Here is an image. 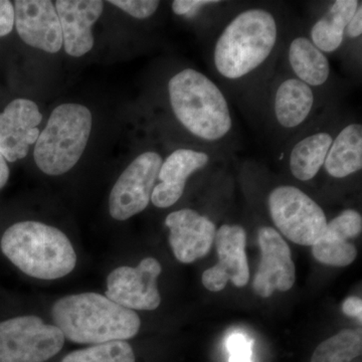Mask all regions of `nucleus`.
<instances>
[{
  "label": "nucleus",
  "instance_id": "20e7f679",
  "mask_svg": "<svg viewBox=\"0 0 362 362\" xmlns=\"http://www.w3.org/2000/svg\"><path fill=\"white\" fill-rule=\"evenodd\" d=\"M278 40V25L266 9L243 11L221 33L214 64L221 77L238 80L258 69L271 56Z\"/></svg>",
  "mask_w": 362,
  "mask_h": 362
},
{
  "label": "nucleus",
  "instance_id": "6ab92c4d",
  "mask_svg": "<svg viewBox=\"0 0 362 362\" xmlns=\"http://www.w3.org/2000/svg\"><path fill=\"white\" fill-rule=\"evenodd\" d=\"M361 2L357 0H337L328 13L312 26L310 40L324 52H334L341 47L345 30Z\"/></svg>",
  "mask_w": 362,
  "mask_h": 362
},
{
  "label": "nucleus",
  "instance_id": "dca6fc26",
  "mask_svg": "<svg viewBox=\"0 0 362 362\" xmlns=\"http://www.w3.org/2000/svg\"><path fill=\"white\" fill-rule=\"evenodd\" d=\"M209 154L194 149H177L163 162L159 169L158 180L152 192V204L159 209H166L180 201L189 176L206 168Z\"/></svg>",
  "mask_w": 362,
  "mask_h": 362
},
{
  "label": "nucleus",
  "instance_id": "ddd939ff",
  "mask_svg": "<svg viewBox=\"0 0 362 362\" xmlns=\"http://www.w3.org/2000/svg\"><path fill=\"white\" fill-rule=\"evenodd\" d=\"M42 120L39 107L28 99L13 100L0 113V153L6 161L25 158L39 139Z\"/></svg>",
  "mask_w": 362,
  "mask_h": 362
},
{
  "label": "nucleus",
  "instance_id": "5701e85b",
  "mask_svg": "<svg viewBox=\"0 0 362 362\" xmlns=\"http://www.w3.org/2000/svg\"><path fill=\"white\" fill-rule=\"evenodd\" d=\"M349 239L326 228L320 239L312 246L314 258L324 265L346 267L354 263L357 250Z\"/></svg>",
  "mask_w": 362,
  "mask_h": 362
},
{
  "label": "nucleus",
  "instance_id": "423d86ee",
  "mask_svg": "<svg viewBox=\"0 0 362 362\" xmlns=\"http://www.w3.org/2000/svg\"><path fill=\"white\" fill-rule=\"evenodd\" d=\"M268 204L276 228L295 244L312 247L325 232L328 221L323 209L299 188L276 187Z\"/></svg>",
  "mask_w": 362,
  "mask_h": 362
},
{
  "label": "nucleus",
  "instance_id": "9b49d317",
  "mask_svg": "<svg viewBox=\"0 0 362 362\" xmlns=\"http://www.w3.org/2000/svg\"><path fill=\"white\" fill-rule=\"evenodd\" d=\"M258 240L262 258L252 283L254 291L259 297L268 298L276 290L286 292L291 289L296 275L287 243L270 226L259 228Z\"/></svg>",
  "mask_w": 362,
  "mask_h": 362
},
{
  "label": "nucleus",
  "instance_id": "f03ea898",
  "mask_svg": "<svg viewBox=\"0 0 362 362\" xmlns=\"http://www.w3.org/2000/svg\"><path fill=\"white\" fill-rule=\"evenodd\" d=\"M1 251L21 271L33 278L56 280L75 269L77 256L65 233L39 221H21L7 228Z\"/></svg>",
  "mask_w": 362,
  "mask_h": 362
},
{
  "label": "nucleus",
  "instance_id": "39448f33",
  "mask_svg": "<svg viewBox=\"0 0 362 362\" xmlns=\"http://www.w3.org/2000/svg\"><path fill=\"white\" fill-rule=\"evenodd\" d=\"M92 130V114L75 103L59 105L35 142V161L47 175L70 171L84 153Z\"/></svg>",
  "mask_w": 362,
  "mask_h": 362
},
{
  "label": "nucleus",
  "instance_id": "1a4fd4ad",
  "mask_svg": "<svg viewBox=\"0 0 362 362\" xmlns=\"http://www.w3.org/2000/svg\"><path fill=\"white\" fill-rule=\"evenodd\" d=\"M161 271L154 258L143 259L136 268H117L107 279L106 297L130 310H156L161 302L157 288Z\"/></svg>",
  "mask_w": 362,
  "mask_h": 362
},
{
  "label": "nucleus",
  "instance_id": "7ed1b4c3",
  "mask_svg": "<svg viewBox=\"0 0 362 362\" xmlns=\"http://www.w3.org/2000/svg\"><path fill=\"white\" fill-rule=\"evenodd\" d=\"M169 101L181 125L204 141L223 139L233 127L230 106L213 81L194 69H185L169 80Z\"/></svg>",
  "mask_w": 362,
  "mask_h": 362
},
{
  "label": "nucleus",
  "instance_id": "aec40b11",
  "mask_svg": "<svg viewBox=\"0 0 362 362\" xmlns=\"http://www.w3.org/2000/svg\"><path fill=\"white\" fill-rule=\"evenodd\" d=\"M288 59L298 80L309 87H319L327 82L330 75L329 61L308 37H298L292 40Z\"/></svg>",
  "mask_w": 362,
  "mask_h": 362
},
{
  "label": "nucleus",
  "instance_id": "cd10ccee",
  "mask_svg": "<svg viewBox=\"0 0 362 362\" xmlns=\"http://www.w3.org/2000/svg\"><path fill=\"white\" fill-rule=\"evenodd\" d=\"M14 25V6L13 2L0 0V37L11 33Z\"/></svg>",
  "mask_w": 362,
  "mask_h": 362
},
{
  "label": "nucleus",
  "instance_id": "0eeeda50",
  "mask_svg": "<svg viewBox=\"0 0 362 362\" xmlns=\"http://www.w3.org/2000/svg\"><path fill=\"white\" fill-rule=\"evenodd\" d=\"M65 337L56 325L37 316H21L0 322V362H45L57 356Z\"/></svg>",
  "mask_w": 362,
  "mask_h": 362
},
{
  "label": "nucleus",
  "instance_id": "4be33fe9",
  "mask_svg": "<svg viewBox=\"0 0 362 362\" xmlns=\"http://www.w3.org/2000/svg\"><path fill=\"white\" fill-rule=\"evenodd\" d=\"M361 351V329H343L320 343L310 362H352Z\"/></svg>",
  "mask_w": 362,
  "mask_h": 362
},
{
  "label": "nucleus",
  "instance_id": "b1692460",
  "mask_svg": "<svg viewBox=\"0 0 362 362\" xmlns=\"http://www.w3.org/2000/svg\"><path fill=\"white\" fill-rule=\"evenodd\" d=\"M62 362H136L129 343L117 340L71 352Z\"/></svg>",
  "mask_w": 362,
  "mask_h": 362
},
{
  "label": "nucleus",
  "instance_id": "6e6552de",
  "mask_svg": "<svg viewBox=\"0 0 362 362\" xmlns=\"http://www.w3.org/2000/svg\"><path fill=\"white\" fill-rule=\"evenodd\" d=\"M162 162L160 154L156 151L144 152L131 162L112 188L109 199L112 218L126 221L148 206Z\"/></svg>",
  "mask_w": 362,
  "mask_h": 362
},
{
  "label": "nucleus",
  "instance_id": "393cba45",
  "mask_svg": "<svg viewBox=\"0 0 362 362\" xmlns=\"http://www.w3.org/2000/svg\"><path fill=\"white\" fill-rule=\"evenodd\" d=\"M113 4L138 20L148 18L156 13L160 2L156 0H112Z\"/></svg>",
  "mask_w": 362,
  "mask_h": 362
},
{
  "label": "nucleus",
  "instance_id": "bb28decb",
  "mask_svg": "<svg viewBox=\"0 0 362 362\" xmlns=\"http://www.w3.org/2000/svg\"><path fill=\"white\" fill-rule=\"evenodd\" d=\"M220 4V1L213 0H175L173 2V13L177 16H190L197 13L202 7L211 6V4Z\"/></svg>",
  "mask_w": 362,
  "mask_h": 362
},
{
  "label": "nucleus",
  "instance_id": "c756f323",
  "mask_svg": "<svg viewBox=\"0 0 362 362\" xmlns=\"http://www.w3.org/2000/svg\"><path fill=\"white\" fill-rule=\"evenodd\" d=\"M345 33L351 39H357L362 35V6L359 4L354 16H352L349 25L346 26Z\"/></svg>",
  "mask_w": 362,
  "mask_h": 362
},
{
  "label": "nucleus",
  "instance_id": "a878e982",
  "mask_svg": "<svg viewBox=\"0 0 362 362\" xmlns=\"http://www.w3.org/2000/svg\"><path fill=\"white\" fill-rule=\"evenodd\" d=\"M252 340L242 333H233L226 340L230 362H252Z\"/></svg>",
  "mask_w": 362,
  "mask_h": 362
},
{
  "label": "nucleus",
  "instance_id": "4468645a",
  "mask_svg": "<svg viewBox=\"0 0 362 362\" xmlns=\"http://www.w3.org/2000/svg\"><path fill=\"white\" fill-rule=\"evenodd\" d=\"M165 226L170 230L169 244L180 263H194L211 251L216 230L206 216L183 209L168 214Z\"/></svg>",
  "mask_w": 362,
  "mask_h": 362
},
{
  "label": "nucleus",
  "instance_id": "c85d7f7f",
  "mask_svg": "<svg viewBox=\"0 0 362 362\" xmlns=\"http://www.w3.org/2000/svg\"><path fill=\"white\" fill-rule=\"evenodd\" d=\"M342 311L345 315L354 317L361 322L362 318V301L361 298L351 296L347 298L342 304Z\"/></svg>",
  "mask_w": 362,
  "mask_h": 362
},
{
  "label": "nucleus",
  "instance_id": "2eb2a0df",
  "mask_svg": "<svg viewBox=\"0 0 362 362\" xmlns=\"http://www.w3.org/2000/svg\"><path fill=\"white\" fill-rule=\"evenodd\" d=\"M54 6L61 23L66 54L76 58L84 56L94 45L92 28L103 13L104 2L58 0Z\"/></svg>",
  "mask_w": 362,
  "mask_h": 362
},
{
  "label": "nucleus",
  "instance_id": "7c9ffc66",
  "mask_svg": "<svg viewBox=\"0 0 362 362\" xmlns=\"http://www.w3.org/2000/svg\"><path fill=\"white\" fill-rule=\"evenodd\" d=\"M9 178V168L4 156L0 153V189L4 187Z\"/></svg>",
  "mask_w": 362,
  "mask_h": 362
},
{
  "label": "nucleus",
  "instance_id": "a211bd4d",
  "mask_svg": "<svg viewBox=\"0 0 362 362\" xmlns=\"http://www.w3.org/2000/svg\"><path fill=\"white\" fill-rule=\"evenodd\" d=\"M323 166L331 177L338 180L361 170V124H349L338 133L333 139Z\"/></svg>",
  "mask_w": 362,
  "mask_h": 362
},
{
  "label": "nucleus",
  "instance_id": "f3484780",
  "mask_svg": "<svg viewBox=\"0 0 362 362\" xmlns=\"http://www.w3.org/2000/svg\"><path fill=\"white\" fill-rule=\"evenodd\" d=\"M314 106L312 88L297 78L281 83L275 94L274 112L278 123L286 129L302 125Z\"/></svg>",
  "mask_w": 362,
  "mask_h": 362
},
{
  "label": "nucleus",
  "instance_id": "412c9836",
  "mask_svg": "<svg viewBox=\"0 0 362 362\" xmlns=\"http://www.w3.org/2000/svg\"><path fill=\"white\" fill-rule=\"evenodd\" d=\"M333 142L328 132H316L304 137L294 145L290 153V170L298 180H313L323 168Z\"/></svg>",
  "mask_w": 362,
  "mask_h": 362
},
{
  "label": "nucleus",
  "instance_id": "f8f14e48",
  "mask_svg": "<svg viewBox=\"0 0 362 362\" xmlns=\"http://www.w3.org/2000/svg\"><path fill=\"white\" fill-rule=\"evenodd\" d=\"M14 25L26 45L47 52L63 47V33L56 6L49 0L14 2Z\"/></svg>",
  "mask_w": 362,
  "mask_h": 362
},
{
  "label": "nucleus",
  "instance_id": "f257e3e1",
  "mask_svg": "<svg viewBox=\"0 0 362 362\" xmlns=\"http://www.w3.org/2000/svg\"><path fill=\"white\" fill-rule=\"evenodd\" d=\"M52 318L65 338L78 344L130 339L141 321L135 311L97 293H82L59 299L52 306Z\"/></svg>",
  "mask_w": 362,
  "mask_h": 362
},
{
  "label": "nucleus",
  "instance_id": "9d476101",
  "mask_svg": "<svg viewBox=\"0 0 362 362\" xmlns=\"http://www.w3.org/2000/svg\"><path fill=\"white\" fill-rule=\"evenodd\" d=\"M218 263L202 274V284L209 291L220 292L228 281L235 287L249 283L250 270L246 255L247 233L238 225H223L214 237Z\"/></svg>",
  "mask_w": 362,
  "mask_h": 362
}]
</instances>
